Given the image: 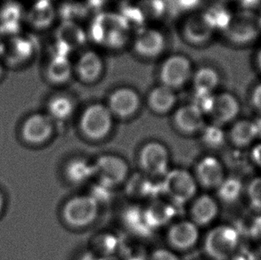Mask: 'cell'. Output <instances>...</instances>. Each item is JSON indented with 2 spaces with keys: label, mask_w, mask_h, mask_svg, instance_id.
I'll return each mask as SVG.
<instances>
[{
  "label": "cell",
  "mask_w": 261,
  "mask_h": 260,
  "mask_svg": "<svg viewBox=\"0 0 261 260\" xmlns=\"http://www.w3.org/2000/svg\"><path fill=\"white\" fill-rule=\"evenodd\" d=\"M5 203H6L5 196H4L3 193L0 191V214H1V213H2V211H3L4 207H5Z\"/></svg>",
  "instance_id": "cell-44"
},
{
  "label": "cell",
  "mask_w": 261,
  "mask_h": 260,
  "mask_svg": "<svg viewBox=\"0 0 261 260\" xmlns=\"http://www.w3.org/2000/svg\"><path fill=\"white\" fill-rule=\"evenodd\" d=\"M239 235L230 225L216 226L205 238L204 248L210 257L215 260H226L237 252Z\"/></svg>",
  "instance_id": "cell-4"
},
{
  "label": "cell",
  "mask_w": 261,
  "mask_h": 260,
  "mask_svg": "<svg viewBox=\"0 0 261 260\" xmlns=\"http://www.w3.org/2000/svg\"><path fill=\"white\" fill-rule=\"evenodd\" d=\"M150 260H180V258L171 250L158 249L152 253Z\"/></svg>",
  "instance_id": "cell-38"
},
{
  "label": "cell",
  "mask_w": 261,
  "mask_h": 260,
  "mask_svg": "<svg viewBox=\"0 0 261 260\" xmlns=\"http://www.w3.org/2000/svg\"><path fill=\"white\" fill-rule=\"evenodd\" d=\"M162 192L172 200L173 203H187L197 192V181L189 171L183 169L169 170L161 184Z\"/></svg>",
  "instance_id": "cell-3"
},
{
  "label": "cell",
  "mask_w": 261,
  "mask_h": 260,
  "mask_svg": "<svg viewBox=\"0 0 261 260\" xmlns=\"http://www.w3.org/2000/svg\"><path fill=\"white\" fill-rule=\"evenodd\" d=\"M219 74L212 67H201L196 70L193 77V86L198 96L213 95L219 87Z\"/></svg>",
  "instance_id": "cell-25"
},
{
  "label": "cell",
  "mask_w": 261,
  "mask_h": 260,
  "mask_svg": "<svg viewBox=\"0 0 261 260\" xmlns=\"http://www.w3.org/2000/svg\"><path fill=\"white\" fill-rule=\"evenodd\" d=\"M160 190L162 192V187H157L152 184V181L144 175H135L127 185V191L132 197L143 199L152 197Z\"/></svg>",
  "instance_id": "cell-31"
},
{
  "label": "cell",
  "mask_w": 261,
  "mask_h": 260,
  "mask_svg": "<svg viewBox=\"0 0 261 260\" xmlns=\"http://www.w3.org/2000/svg\"><path fill=\"white\" fill-rule=\"evenodd\" d=\"M254 63L257 70H258L261 74V46L257 50V52L255 54Z\"/></svg>",
  "instance_id": "cell-42"
},
{
  "label": "cell",
  "mask_w": 261,
  "mask_h": 260,
  "mask_svg": "<svg viewBox=\"0 0 261 260\" xmlns=\"http://www.w3.org/2000/svg\"><path fill=\"white\" fill-rule=\"evenodd\" d=\"M95 250L103 257H110V255L117 250L118 241L111 235H102L95 238Z\"/></svg>",
  "instance_id": "cell-35"
},
{
  "label": "cell",
  "mask_w": 261,
  "mask_h": 260,
  "mask_svg": "<svg viewBox=\"0 0 261 260\" xmlns=\"http://www.w3.org/2000/svg\"><path fill=\"white\" fill-rule=\"evenodd\" d=\"M65 175L71 183H86L94 176V165L83 159H74L66 166Z\"/></svg>",
  "instance_id": "cell-29"
},
{
  "label": "cell",
  "mask_w": 261,
  "mask_h": 260,
  "mask_svg": "<svg viewBox=\"0 0 261 260\" xmlns=\"http://www.w3.org/2000/svg\"><path fill=\"white\" fill-rule=\"evenodd\" d=\"M130 35V25L124 15L102 13L92 21L88 36L94 42L110 49L126 46Z\"/></svg>",
  "instance_id": "cell-1"
},
{
  "label": "cell",
  "mask_w": 261,
  "mask_h": 260,
  "mask_svg": "<svg viewBox=\"0 0 261 260\" xmlns=\"http://www.w3.org/2000/svg\"><path fill=\"white\" fill-rule=\"evenodd\" d=\"M138 9L145 19H156L166 10V3L163 0H141Z\"/></svg>",
  "instance_id": "cell-33"
},
{
  "label": "cell",
  "mask_w": 261,
  "mask_h": 260,
  "mask_svg": "<svg viewBox=\"0 0 261 260\" xmlns=\"http://www.w3.org/2000/svg\"><path fill=\"white\" fill-rule=\"evenodd\" d=\"M99 203L91 195L71 198L64 204L63 218L68 225L76 228L86 227L95 221L98 215Z\"/></svg>",
  "instance_id": "cell-5"
},
{
  "label": "cell",
  "mask_w": 261,
  "mask_h": 260,
  "mask_svg": "<svg viewBox=\"0 0 261 260\" xmlns=\"http://www.w3.org/2000/svg\"><path fill=\"white\" fill-rule=\"evenodd\" d=\"M1 37V36H0ZM4 40L5 39H0V57H1V54H2V50H3Z\"/></svg>",
  "instance_id": "cell-47"
},
{
  "label": "cell",
  "mask_w": 261,
  "mask_h": 260,
  "mask_svg": "<svg viewBox=\"0 0 261 260\" xmlns=\"http://www.w3.org/2000/svg\"><path fill=\"white\" fill-rule=\"evenodd\" d=\"M103 63L98 54L88 50L82 54L76 64L79 79L87 84L95 83L102 76Z\"/></svg>",
  "instance_id": "cell-21"
},
{
  "label": "cell",
  "mask_w": 261,
  "mask_h": 260,
  "mask_svg": "<svg viewBox=\"0 0 261 260\" xmlns=\"http://www.w3.org/2000/svg\"><path fill=\"white\" fill-rule=\"evenodd\" d=\"M240 113V102L237 96L222 92L218 95H213L212 107L208 114L217 125L230 123L237 119Z\"/></svg>",
  "instance_id": "cell-14"
},
{
  "label": "cell",
  "mask_w": 261,
  "mask_h": 260,
  "mask_svg": "<svg viewBox=\"0 0 261 260\" xmlns=\"http://www.w3.org/2000/svg\"><path fill=\"white\" fill-rule=\"evenodd\" d=\"M251 157L255 165L261 169V143L255 144L253 146L251 150Z\"/></svg>",
  "instance_id": "cell-40"
},
{
  "label": "cell",
  "mask_w": 261,
  "mask_h": 260,
  "mask_svg": "<svg viewBox=\"0 0 261 260\" xmlns=\"http://www.w3.org/2000/svg\"><path fill=\"white\" fill-rule=\"evenodd\" d=\"M247 194L251 207L261 211V176L251 180L248 186Z\"/></svg>",
  "instance_id": "cell-36"
},
{
  "label": "cell",
  "mask_w": 261,
  "mask_h": 260,
  "mask_svg": "<svg viewBox=\"0 0 261 260\" xmlns=\"http://www.w3.org/2000/svg\"><path fill=\"white\" fill-rule=\"evenodd\" d=\"M4 66H5V64H4L2 58L0 57V80L3 77L4 71H5V67Z\"/></svg>",
  "instance_id": "cell-46"
},
{
  "label": "cell",
  "mask_w": 261,
  "mask_h": 260,
  "mask_svg": "<svg viewBox=\"0 0 261 260\" xmlns=\"http://www.w3.org/2000/svg\"><path fill=\"white\" fill-rule=\"evenodd\" d=\"M166 40L163 33L155 29H142L135 38V52L139 57L152 59L163 54Z\"/></svg>",
  "instance_id": "cell-12"
},
{
  "label": "cell",
  "mask_w": 261,
  "mask_h": 260,
  "mask_svg": "<svg viewBox=\"0 0 261 260\" xmlns=\"http://www.w3.org/2000/svg\"><path fill=\"white\" fill-rule=\"evenodd\" d=\"M219 214V205L215 199L204 194L194 200L191 209L192 219L195 225H206L215 220Z\"/></svg>",
  "instance_id": "cell-23"
},
{
  "label": "cell",
  "mask_w": 261,
  "mask_h": 260,
  "mask_svg": "<svg viewBox=\"0 0 261 260\" xmlns=\"http://www.w3.org/2000/svg\"><path fill=\"white\" fill-rule=\"evenodd\" d=\"M145 213L150 227L153 230L167 225L175 216V210L170 204L157 200L145 209Z\"/></svg>",
  "instance_id": "cell-27"
},
{
  "label": "cell",
  "mask_w": 261,
  "mask_h": 260,
  "mask_svg": "<svg viewBox=\"0 0 261 260\" xmlns=\"http://www.w3.org/2000/svg\"><path fill=\"white\" fill-rule=\"evenodd\" d=\"M73 68L67 56L53 54L46 64L45 75L51 84L64 85L71 80Z\"/></svg>",
  "instance_id": "cell-22"
},
{
  "label": "cell",
  "mask_w": 261,
  "mask_h": 260,
  "mask_svg": "<svg viewBox=\"0 0 261 260\" xmlns=\"http://www.w3.org/2000/svg\"><path fill=\"white\" fill-rule=\"evenodd\" d=\"M53 133V120L46 113H33L21 125V137L25 143L32 145L46 143Z\"/></svg>",
  "instance_id": "cell-10"
},
{
  "label": "cell",
  "mask_w": 261,
  "mask_h": 260,
  "mask_svg": "<svg viewBox=\"0 0 261 260\" xmlns=\"http://www.w3.org/2000/svg\"><path fill=\"white\" fill-rule=\"evenodd\" d=\"M200 237L198 225L193 221L183 220L174 224L168 235L170 244L177 250L191 249L197 243Z\"/></svg>",
  "instance_id": "cell-19"
},
{
  "label": "cell",
  "mask_w": 261,
  "mask_h": 260,
  "mask_svg": "<svg viewBox=\"0 0 261 260\" xmlns=\"http://www.w3.org/2000/svg\"><path fill=\"white\" fill-rule=\"evenodd\" d=\"M251 103L257 112L261 114V81L255 85L251 93Z\"/></svg>",
  "instance_id": "cell-37"
},
{
  "label": "cell",
  "mask_w": 261,
  "mask_h": 260,
  "mask_svg": "<svg viewBox=\"0 0 261 260\" xmlns=\"http://www.w3.org/2000/svg\"><path fill=\"white\" fill-rule=\"evenodd\" d=\"M139 164L147 175L165 176L169 172L170 152L162 143L149 142L140 151Z\"/></svg>",
  "instance_id": "cell-9"
},
{
  "label": "cell",
  "mask_w": 261,
  "mask_h": 260,
  "mask_svg": "<svg viewBox=\"0 0 261 260\" xmlns=\"http://www.w3.org/2000/svg\"><path fill=\"white\" fill-rule=\"evenodd\" d=\"M25 12L21 4L7 1L0 6V36L11 37L21 33L25 21Z\"/></svg>",
  "instance_id": "cell-16"
},
{
  "label": "cell",
  "mask_w": 261,
  "mask_h": 260,
  "mask_svg": "<svg viewBox=\"0 0 261 260\" xmlns=\"http://www.w3.org/2000/svg\"><path fill=\"white\" fill-rule=\"evenodd\" d=\"M197 2L198 0H177V3L183 9L192 8L197 4Z\"/></svg>",
  "instance_id": "cell-41"
},
{
  "label": "cell",
  "mask_w": 261,
  "mask_h": 260,
  "mask_svg": "<svg viewBox=\"0 0 261 260\" xmlns=\"http://www.w3.org/2000/svg\"><path fill=\"white\" fill-rule=\"evenodd\" d=\"M176 95L175 90L163 85L158 86L150 92L147 103L153 113L166 114L176 106Z\"/></svg>",
  "instance_id": "cell-24"
},
{
  "label": "cell",
  "mask_w": 261,
  "mask_h": 260,
  "mask_svg": "<svg viewBox=\"0 0 261 260\" xmlns=\"http://www.w3.org/2000/svg\"><path fill=\"white\" fill-rule=\"evenodd\" d=\"M202 140L208 147H221L225 142V133L220 126L214 124L202 129Z\"/></svg>",
  "instance_id": "cell-34"
},
{
  "label": "cell",
  "mask_w": 261,
  "mask_h": 260,
  "mask_svg": "<svg viewBox=\"0 0 261 260\" xmlns=\"http://www.w3.org/2000/svg\"><path fill=\"white\" fill-rule=\"evenodd\" d=\"M87 35L80 25L73 21H64L57 29L56 34V52L67 56L72 50L84 45Z\"/></svg>",
  "instance_id": "cell-13"
},
{
  "label": "cell",
  "mask_w": 261,
  "mask_h": 260,
  "mask_svg": "<svg viewBox=\"0 0 261 260\" xmlns=\"http://www.w3.org/2000/svg\"><path fill=\"white\" fill-rule=\"evenodd\" d=\"M124 223L131 232L140 236H147L152 229L150 227L145 210L140 207H130L124 213Z\"/></svg>",
  "instance_id": "cell-30"
},
{
  "label": "cell",
  "mask_w": 261,
  "mask_h": 260,
  "mask_svg": "<svg viewBox=\"0 0 261 260\" xmlns=\"http://www.w3.org/2000/svg\"><path fill=\"white\" fill-rule=\"evenodd\" d=\"M230 139L238 147H247L258 138L255 121L241 120L233 124L230 130Z\"/></svg>",
  "instance_id": "cell-26"
},
{
  "label": "cell",
  "mask_w": 261,
  "mask_h": 260,
  "mask_svg": "<svg viewBox=\"0 0 261 260\" xmlns=\"http://www.w3.org/2000/svg\"><path fill=\"white\" fill-rule=\"evenodd\" d=\"M255 124H256V127H257V131H258V138L261 139V117L257 120H255Z\"/></svg>",
  "instance_id": "cell-45"
},
{
  "label": "cell",
  "mask_w": 261,
  "mask_h": 260,
  "mask_svg": "<svg viewBox=\"0 0 261 260\" xmlns=\"http://www.w3.org/2000/svg\"><path fill=\"white\" fill-rule=\"evenodd\" d=\"M174 124L182 133H197L205 127L204 113L195 103L181 106L174 114Z\"/></svg>",
  "instance_id": "cell-17"
},
{
  "label": "cell",
  "mask_w": 261,
  "mask_h": 260,
  "mask_svg": "<svg viewBox=\"0 0 261 260\" xmlns=\"http://www.w3.org/2000/svg\"><path fill=\"white\" fill-rule=\"evenodd\" d=\"M243 184L236 177L225 178L217 190L219 199L226 203H233L240 198L243 192Z\"/></svg>",
  "instance_id": "cell-32"
},
{
  "label": "cell",
  "mask_w": 261,
  "mask_h": 260,
  "mask_svg": "<svg viewBox=\"0 0 261 260\" xmlns=\"http://www.w3.org/2000/svg\"><path fill=\"white\" fill-rule=\"evenodd\" d=\"M214 31L215 28L206 13L191 15L183 26L184 38L194 46H201L208 42Z\"/></svg>",
  "instance_id": "cell-15"
},
{
  "label": "cell",
  "mask_w": 261,
  "mask_h": 260,
  "mask_svg": "<svg viewBox=\"0 0 261 260\" xmlns=\"http://www.w3.org/2000/svg\"><path fill=\"white\" fill-rule=\"evenodd\" d=\"M251 233H252V237L255 242L261 248V217L260 218L257 219L252 225Z\"/></svg>",
  "instance_id": "cell-39"
},
{
  "label": "cell",
  "mask_w": 261,
  "mask_h": 260,
  "mask_svg": "<svg viewBox=\"0 0 261 260\" xmlns=\"http://www.w3.org/2000/svg\"><path fill=\"white\" fill-rule=\"evenodd\" d=\"M94 165V176L106 187H116L127 179L128 165L123 159L113 154L102 155Z\"/></svg>",
  "instance_id": "cell-6"
},
{
  "label": "cell",
  "mask_w": 261,
  "mask_h": 260,
  "mask_svg": "<svg viewBox=\"0 0 261 260\" xmlns=\"http://www.w3.org/2000/svg\"><path fill=\"white\" fill-rule=\"evenodd\" d=\"M95 260H118L116 259V258H114V257H103L102 258H98V259H96L95 258Z\"/></svg>",
  "instance_id": "cell-48"
},
{
  "label": "cell",
  "mask_w": 261,
  "mask_h": 260,
  "mask_svg": "<svg viewBox=\"0 0 261 260\" xmlns=\"http://www.w3.org/2000/svg\"><path fill=\"white\" fill-rule=\"evenodd\" d=\"M193 75L190 60L182 55H174L164 61L160 70L162 85L177 89L187 84Z\"/></svg>",
  "instance_id": "cell-8"
},
{
  "label": "cell",
  "mask_w": 261,
  "mask_h": 260,
  "mask_svg": "<svg viewBox=\"0 0 261 260\" xmlns=\"http://www.w3.org/2000/svg\"><path fill=\"white\" fill-rule=\"evenodd\" d=\"M107 0H88V4L93 7H102Z\"/></svg>",
  "instance_id": "cell-43"
},
{
  "label": "cell",
  "mask_w": 261,
  "mask_h": 260,
  "mask_svg": "<svg viewBox=\"0 0 261 260\" xmlns=\"http://www.w3.org/2000/svg\"><path fill=\"white\" fill-rule=\"evenodd\" d=\"M57 17V10L50 0H37L25 12V21L35 30L49 28Z\"/></svg>",
  "instance_id": "cell-20"
},
{
  "label": "cell",
  "mask_w": 261,
  "mask_h": 260,
  "mask_svg": "<svg viewBox=\"0 0 261 260\" xmlns=\"http://www.w3.org/2000/svg\"><path fill=\"white\" fill-rule=\"evenodd\" d=\"M4 40L1 58L4 64L18 68L27 64L34 56L36 44L34 39L27 34L19 33Z\"/></svg>",
  "instance_id": "cell-7"
},
{
  "label": "cell",
  "mask_w": 261,
  "mask_h": 260,
  "mask_svg": "<svg viewBox=\"0 0 261 260\" xmlns=\"http://www.w3.org/2000/svg\"><path fill=\"white\" fill-rule=\"evenodd\" d=\"M225 178V169L219 159L206 156L198 163L196 181L203 187L217 189Z\"/></svg>",
  "instance_id": "cell-18"
},
{
  "label": "cell",
  "mask_w": 261,
  "mask_h": 260,
  "mask_svg": "<svg viewBox=\"0 0 261 260\" xmlns=\"http://www.w3.org/2000/svg\"><path fill=\"white\" fill-rule=\"evenodd\" d=\"M47 115L53 120H65L74 112V102L69 95L58 94L54 95L46 106Z\"/></svg>",
  "instance_id": "cell-28"
},
{
  "label": "cell",
  "mask_w": 261,
  "mask_h": 260,
  "mask_svg": "<svg viewBox=\"0 0 261 260\" xmlns=\"http://www.w3.org/2000/svg\"><path fill=\"white\" fill-rule=\"evenodd\" d=\"M113 115L107 106L93 103L82 113L80 127L82 134L91 140H102L113 129Z\"/></svg>",
  "instance_id": "cell-2"
},
{
  "label": "cell",
  "mask_w": 261,
  "mask_h": 260,
  "mask_svg": "<svg viewBox=\"0 0 261 260\" xmlns=\"http://www.w3.org/2000/svg\"><path fill=\"white\" fill-rule=\"evenodd\" d=\"M141 105L138 92L130 88H120L110 95L107 107L113 117L127 119L138 113Z\"/></svg>",
  "instance_id": "cell-11"
}]
</instances>
